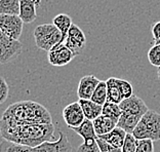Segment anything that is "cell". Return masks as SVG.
Segmentation results:
<instances>
[{
    "instance_id": "cell-15",
    "label": "cell",
    "mask_w": 160,
    "mask_h": 152,
    "mask_svg": "<svg viewBox=\"0 0 160 152\" xmlns=\"http://www.w3.org/2000/svg\"><path fill=\"white\" fill-rule=\"evenodd\" d=\"M79 104L81 106L83 113L85 115V118L94 120L98 116H100L103 111V105H100L93 102L90 99H79Z\"/></svg>"
},
{
    "instance_id": "cell-31",
    "label": "cell",
    "mask_w": 160,
    "mask_h": 152,
    "mask_svg": "<svg viewBox=\"0 0 160 152\" xmlns=\"http://www.w3.org/2000/svg\"><path fill=\"white\" fill-rule=\"evenodd\" d=\"M151 32H152V35H153L154 41L160 38V21L156 22V23H154L153 25H152Z\"/></svg>"
},
{
    "instance_id": "cell-29",
    "label": "cell",
    "mask_w": 160,
    "mask_h": 152,
    "mask_svg": "<svg viewBox=\"0 0 160 152\" xmlns=\"http://www.w3.org/2000/svg\"><path fill=\"white\" fill-rule=\"evenodd\" d=\"M9 96V86L8 83L3 77L0 76V105L3 104Z\"/></svg>"
},
{
    "instance_id": "cell-1",
    "label": "cell",
    "mask_w": 160,
    "mask_h": 152,
    "mask_svg": "<svg viewBox=\"0 0 160 152\" xmlns=\"http://www.w3.org/2000/svg\"><path fill=\"white\" fill-rule=\"evenodd\" d=\"M0 135L12 142L36 147L45 141L54 139V125L39 122H19L13 119L1 117Z\"/></svg>"
},
{
    "instance_id": "cell-27",
    "label": "cell",
    "mask_w": 160,
    "mask_h": 152,
    "mask_svg": "<svg viewBox=\"0 0 160 152\" xmlns=\"http://www.w3.org/2000/svg\"><path fill=\"white\" fill-rule=\"evenodd\" d=\"M136 152H154L153 141L149 139H137Z\"/></svg>"
},
{
    "instance_id": "cell-6",
    "label": "cell",
    "mask_w": 160,
    "mask_h": 152,
    "mask_svg": "<svg viewBox=\"0 0 160 152\" xmlns=\"http://www.w3.org/2000/svg\"><path fill=\"white\" fill-rule=\"evenodd\" d=\"M24 24L19 14H0V30L12 39H20Z\"/></svg>"
},
{
    "instance_id": "cell-5",
    "label": "cell",
    "mask_w": 160,
    "mask_h": 152,
    "mask_svg": "<svg viewBox=\"0 0 160 152\" xmlns=\"http://www.w3.org/2000/svg\"><path fill=\"white\" fill-rule=\"evenodd\" d=\"M22 50L23 44L20 40L8 37L0 30V64L12 62L21 55Z\"/></svg>"
},
{
    "instance_id": "cell-21",
    "label": "cell",
    "mask_w": 160,
    "mask_h": 152,
    "mask_svg": "<svg viewBox=\"0 0 160 152\" xmlns=\"http://www.w3.org/2000/svg\"><path fill=\"white\" fill-rule=\"evenodd\" d=\"M0 14H20V0H0Z\"/></svg>"
},
{
    "instance_id": "cell-9",
    "label": "cell",
    "mask_w": 160,
    "mask_h": 152,
    "mask_svg": "<svg viewBox=\"0 0 160 152\" xmlns=\"http://www.w3.org/2000/svg\"><path fill=\"white\" fill-rule=\"evenodd\" d=\"M65 44L72 50L75 57L79 56L86 46V37L83 31L77 25L72 24L71 28L69 29L67 37L65 39Z\"/></svg>"
},
{
    "instance_id": "cell-7",
    "label": "cell",
    "mask_w": 160,
    "mask_h": 152,
    "mask_svg": "<svg viewBox=\"0 0 160 152\" xmlns=\"http://www.w3.org/2000/svg\"><path fill=\"white\" fill-rule=\"evenodd\" d=\"M75 58L72 50L65 44V42H60L47 52L48 63L54 67H64L68 65Z\"/></svg>"
},
{
    "instance_id": "cell-28",
    "label": "cell",
    "mask_w": 160,
    "mask_h": 152,
    "mask_svg": "<svg viewBox=\"0 0 160 152\" xmlns=\"http://www.w3.org/2000/svg\"><path fill=\"white\" fill-rule=\"evenodd\" d=\"M137 149V139L134 138L132 134H126L124 144L121 148L122 152H136Z\"/></svg>"
},
{
    "instance_id": "cell-17",
    "label": "cell",
    "mask_w": 160,
    "mask_h": 152,
    "mask_svg": "<svg viewBox=\"0 0 160 152\" xmlns=\"http://www.w3.org/2000/svg\"><path fill=\"white\" fill-rule=\"evenodd\" d=\"M72 131L75 132L77 135H79L83 140H89V139H97V134L94 131L93 122L90 119L85 118L81 124L77 128H72Z\"/></svg>"
},
{
    "instance_id": "cell-13",
    "label": "cell",
    "mask_w": 160,
    "mask_h": 152,
    "mask_svg": "<svg viewBox=\"0 0 160 152\" xmlns=\"http://www.w3.org/2000/svg\"><path fill=\"white\" fill-rule=\"evenodd\" d=\"M41 0H20V14L25 24H31L37 18L36 8L40 5Z\"/></svg>"
},
{
    "instance_id": "cell-10",
    "label": "cell",
    "mask_w": 160,
    "mask_h": 152,
    "mask_svg": "<svg viewBox=\"0 0 160 152\" xmlns=\"http://www.w3.org/2000/svg\"><path fill=\"white\" fill-rule=\"evenodd\" d=\"M32 152H72V145L66 134L60 131L59 139L56 141H45L32 148Z\"/></svg>"
},
{
    "instance_id": "cell-19",
    "label": "cell",
    "mask_w": 160,
    "mask_h": 152,
    "mask_svg": "<svg viewBox=\"0 0 160 152\" xmlns=\"http://www.w3.org/2000/svg\"><path fill=\"white\" fill-rule=\"evenodd\" d=\"M52 24L61 31L62 35H63V40L65 41V39H66V37H67L69 29L71 28L72 24H73L72 23L71 17L67 13L57 14V16L53 18Z\"/></svg>"
},
{
    "instance_id": "cell-16",
    "label": "cell",
    "mask_w": 160,
    "mask_h": 152,
    "mask_svg": "<svg viewBox=\"0 0 160 152\" xmlns=\"http://www.w3.org/2000/svg\"><path fill=\"white\" fill-rule=\"evenodd\" d=\"M126 134L127 133L123 129L119 128V126H116V128H114L110 133L105 134V135H102V136H98V137H100V138L105 140L109 144H111L112 146H115L117 148H122L123 144H124Z\"/></svg>"
},
{
    "instance_id": "cell-4",
    "label": "cell",
    "mask_w": 160,
    "mask_h": 152,
    "mask_svg": "<svg viewBox=\"0 0 160 152\" xmlns=\"http://www.w3.org/2000/svg\"><path fill=\"white\" fill-rule=\"evenodd\" d=\"M33 36L36 46L39 49L45 50V52H48L58 43L64 42L61 31L52 23L37 26L33 31Z\"/></svg>"
},
{
    "instance_id": "cell-8",
    "label": "cell",
    "mask_w": 160,
    "mask_h": 152,
    "mask_svg": "<svg viewBox=\"0 0 160 152\" xmlns=\"http://www.w3.org/2000/svg\"><path fill=\"white\" fill-rule=\"evenodd\" d=\"M120 108L123 114H126L128 116H132L134 118L141 120L142 116L149 110L146 103L143 99L137 95H132L127 99L122 100V102L119 104Z\"/></svg>"
},
{
    "instance_id": "cell-25",
    "label": "cell",
    "mask_w": 160,
    "mask_h": 152,
    "mask_svg": "<svg viewBox=\"0 0 160 152\" xmlns=\"http://www.w3.org/2000/svg\"><path fill=\"white\" fill-rule=\"evenodd\" d=\"M77 152H102L97 139L83 140V143L77 148Z\"/></svg>"
},
{
    "instance_id": "cell-33",
    "label": "cell",
    "mask_w": 160,
    "mask_h": 152,
    "mask_svg": "<svg viewBox=\"0 0 160 152\" xmlns=\"http://www.w3.org/2000/svg\"><path fill=\"white\" fill-rule=\"evenodd\" d=\"M154 42H155V43H159V44H160V38H159V39H157V40H155Z\"/></svg>"
},
{
    "instance_id": "cell-24",
    "label": "cell",
    "mask_w": 160,
    "mask_h": 152,
    "mask_svg": "<svg viewBox=\"0 0 160 152\" xmlns=\"http://www.w3.org/2000/svg\"><path fill=\"white\" fill-rule=\"evenodd\" d=\"M148 60L152 66L160 67V44L155 43V44L150 48L148 50Z\"/></svg>"
},
{
    "instance_id": "cell-18",
    "label": "cell",
    "mask_w": 160,
    "mask_h": 152,
    "mask_svg": "<svg viewBox=\"0 0 160 152\" xmlns=\"http://www.w3.org/2000/svg\"><path fill=\"white\" fill-rule=\"evenodd\" d=\"M107 83V101L113 102L116 104H120L122 102V96L120 92L119 85H118V78L116 77H110L106 80Z\"/></svg>"
},
{
    "instance_id": "cell-20",
    "label": "cell",
    "mask_w": 160,
    "mask_h": 152,
    "mask_svg": "<svg viewBox=\"0 0 160 152\" xmlns=\"http://www.w3.org/2000/svg\"><path fill=\"white\" fill-rule=\"evenodd\" d=\"M32 148L24 144L12 142V141L3 139L0 143V152H32Z\"/></svg>"
},
{
    "instance_id": "cell-26",
    "label": "cell",
    "mask_w": 160,
    "mask_h": 152,
    "mask_svg": "<svg viewBox=\"0 0 160 152\" xmlns=\"http://www.w3.org/2000/svg\"><path fill=\"white\" fill-rule=\"evenodd\" d=\"M118 85L120 89V92H121V96L122 99H127V98L132 97L133 95V89L132 83L124 79H120L118 78Z\"/></svg>"
},
{
    "instance_id": "cell-22",
    "label": "cell",
    "mask_w": 160,
    "mask_h": 152,
    "mask_svg": "<svg viewBox=\"0 0 160 152\" xmlns=\"http://www.w3.org/2000/svg\"><path fill=\"white\" fill-rule=\"evenodd\" d=\"M121 113H122V111H121V108L119 106V104L107 101V102L103 105L102 114L106 115V116L114 119L116 121H118L119 117L121 116Z\"/></svg>"
},
{
    "instance_id": "cell-3",
    "label": "cell",
    "mask_w": 160,
    "mask_h": 152,
    "mask_svg": "<svg viewBox=\"0 0 160 152\" xmlns=\"http://www.w3.org/2000/svg\"><path fill=\"white\" fill-rule=\"evenodd\" d=\"M132 135L136 139H149L153 142L160 141V114L149 109L142 116L139 124L133 129Z\"/></svg>"
},
{
    "instance_id": "cell-12",
    "label": "cell",
    "mask_w": 160,
    "mask_h": 152,
    "mask_svg": "<svg viewBox=\"0 0 160 152\" xmlns=\"http://www.w3.org/2000/svg\"><path fill=\"white\" fill-rule=\"evenodd\" d=\"M101 80L97 78L94 75H85L80 79L78 89H77V96L79 99H92V96L96 89L97 85L99 84Z\"/></svg>"
},
{
    "instance_id": "cell-30",
    "label": "cell",
    "mask_w": 160,
    "mask_h": 152,
    "mask_svg": "<svg viewBox=\"0 0 160 152\" xmlns=\"http://www.w3.org/2000/svg\"><path fill=\"white\" fill-rule=\"evenodd\" d=\"M97 142L99 144V147L102 152H122L121 148H117L115 146H112L105 140H103L100 137H97Z\"/></svg>"
},
{
    "instance_id": "cell-2",
    "label": "cell",
    "mask_w": 160,
    "mask_h": 152,
    "mask_svg": "<svg viewBox=\"0 0 160 152\" xmlns=\"http://www.w3.org/2000/svg\"><path fill=\"white\" fill-rule=\"evenodd\" d=\"M2 116L19 122L52 124V115L48 110L41 104L30 100L12 104L4 111Z\"/></svg>"
},
{
    "instance_id": "cell-23",
    "label": "cell",
    "mask_w": 160,
    "mask_h": 152,
    "mask_svg": "<svg viewBox=\"0 0 160 152\" xmlns=\"http://www.w3.org/2000/svg\"><path fill=\"white\" fill-rule=\"evenodd\" d=\"M107 98H108V95H107V83L106 81H100L99 84L97 85L96 89H94V92L92 96V101L93 102H96L100 105H104L105 103L107 102Z\"/></svg>"
},
{
    "instance_id": "cell-11",
    "label": "cell",
    "mask_w": 160,
    "mask_h": 152,
    "mask_svg": "<svg viewBox=\"0 0 160 152\" xmlns=\"http://www.w3.org/2000/svg\"><path fill=\"white\" fill-rule=\"evenodd\" d=\"M64 121L70 129L77 128L85 119V115L79 102H73L67 105L63 110Z\"/></svg>"
},
{
    "instance_id": "cell-14",
    "label": "cell",
    "mask_w": 160,
    "mask_h": 152,
    "mask_svg": "<svg viewBox=\"0 0 160 152\" xmlns=\"http://www.w3.org/2000/svg\"><path fill=\"white\" fill-rule=\"evenodd\" d=\"M92 122L97 136H102L110 133L112 129L117 126V121L103 114L98 116L94 120H92Z\"/></svg>"
},
{
    "instance_id": "cell-32",
    "label": "cell",
    "mask_w": 160,
    "mask_h": 152,
    "mask_svg": "<svg viewBox=\"0 0 160 152\" xmlns=\"http://www.w3.org/2000/svg\"><path fill=\"white\" fill-rule=\"evenodd\" d=\"M157 77L160 80V67H158V69H157Z\"/></svg>"
}]
</instances>
